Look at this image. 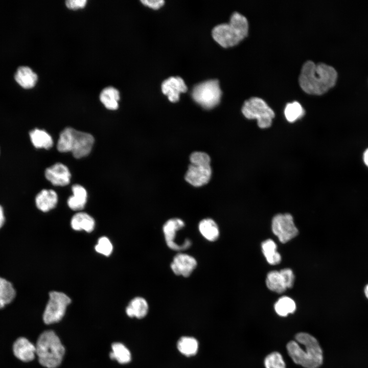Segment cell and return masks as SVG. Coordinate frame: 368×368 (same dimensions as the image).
<instances>
[{"mask_svg": "<svg viewBox=\"0 0 368 368\" xmlns=\"http://www.w3.org/2000/svg\"><path fill=\"white\" fill-rule=\"evenodd\" d=\"M337 78V71L333 66L325 63L307 61L302 66L298 81L306 93L319 95L333 87Z\"/></svg>", "mask_w": 368, "mask_h": 368, "instance_id": "6da1fadb", "label": "cell"}, {"mask_svg": "<svg viewBox=\"0 0 368 368\" xmlns=\"http://www.w3.org/2000/svg\"><path fill=\"white\" fill-rule=\"evenodd\" d=\"M295 339L286 346L293 361L305 368H318L323 363V354L317 339L305 332L296 334Z\"/></svg>", "mask_w": 368, "mask_h": 368, "instance_id": "7a4b0ae2", "label": "cell"}, {"mask_svg": "<svg viewBox=\"0 0 368 368\" xmlns=\"http://www.w3.org/2000/svg\"><path fill=\"white\" fill-rule=\"evenodd\" d=\"M39 363L47 368L59 366L65 354V348L59 337L52 330L43 332L35 345Z\"/></svg>", "mask_w": 368, "mask_h": 368, "instance_id": "3957f363", "label": "cell"}, {"mask_svg": "<svg viewBox=\"0 0 368 368\" xmlns=\"http://www.w3.org/2000/svg\"><path fill=\"white\" fill-rule=\"evenodd\" d=\"M94 142L90 133L68 127L60 133L57 149L60 152H71L75 158H81L90 153Z\"/></svg>", "mask_w": 368, "mask_h": 368, "instance_id": "277c9868", "label": "cell"}, {"mask_svg": "<svg viewBox=\"0 0 368 368\" xmlns=\"http://www.w3.org/2000/svg\"><path fill=\"white\" fill-rule=\"evenodd\" d=\"M248 30L246 18L235 12L232 15L228 23L220 24L214 28L212 36L221 47L228 48L237 44L244 38Z\"/></svg>", "mask_w": 368, "mask_h": 368, "instance_id": "5b68a950", "label": "cell"}, {"mask_svg": "<svg viewBox=\"0 0 368 368\" xmlns=\"http://www.w3.org/2000/svg\"><path fill=\"white\" fill-rule=\"evenodd\" d=\"M242 112L248 119H256L258 126L261 129L270 127L274 117L273 110L266 102L256 97H251L244 102Z\"/></svg>", "mask_w": 368, "mask_h": 368, "instance_id": "8992f818", "label": "cell"}, {"mask_svg": "<svg viewBox=\"0 0 368 368\" xmlns=\"http://www.w3.org/2000/svg\"><path fill=\"white\" fill-rule=\"evenodd\" d=\"M222 92L217 80H209L195 86L192 96L194 100L205 109H211L219 104Z\"/></svg>", "mask_w": 368, "mask_h": 368, "instance_id": "52a82bcc", "label": "cell"}, {"mask_svg": "<svg viewBox=\"0 0 368 368\" xmlns=\"http://www.w3.org/2000/svg\"><path fill=\"white\" fill-rule=\"evenodd\" d=\"M71 303V298L65 293L55 291L50 292L49 300L43 314L44 323L50 325L59 321Z\"/></svg>", "mask_w": 368, "mask_h": 368, "instance_id": "ba28073f", "label": "cell"}, {"mask_svg": "<svg viewBox=\"0 0 368 368\" xmlns=\"http://www.w3.org/2000/svg\"><path fill=\"white\" fill-rule=\"evenodd\" d=\"M271 225L273 234L283 243L294 238L298 233L292 216L288 213L279 214L274 216Z\"/></svg>", "mask_w": 368, "mask_h": 368, "instance_id": "9c48e42d", "label": "cell"}, {"mask_svg": "<svg viewBox=\"0 0 368 368\" xmlns=\"http://www.w3.org/2000/svg\"><path fill=\"white\" fill-rule=\"evenodd\" d=\"M184 222L179 218H172L167 221L163 225V231L168 247L174 250H185L192 245L191 241L186 239L182 244L175 241L177 232L185 226Z\"/></svg>", "mask_w": 368, "mask_h": 368, "instance_id": "30bf717a", "label": "cell"}, {"mask_svg": "<svg viewBox=\"0 0 368 368\" xmlns=\"http://www.w3.org/2000/svg\"><path fill=\"white\" fill-rule=\"evenodd\" d=\"M212 170L210 165L191 164L185 176L186 180L194 187H200L210 179Z\"/></svg>", "mask_w": 368, "mask_h": 368, "instance_id": "8fae6325", "label": "cell"}, {"mask_svg": "<svg viewBox=\"0 0 368 368\" xmlns=\"http://www.w3.org/2000/svg\"><path fill=\"white\" fill-rule=\"evenodd\" d=\"M197 261L192 256L178 253L173 258L170 265L173 273L176 275L189 277L197 266Z\"/></svg>", "mask_w": 368, "mask_h": 368, "instance_id": "7c38bea8", "label": "cell"}, {"mask_svg": "<svg viewBox=\"0 0 368 368\" xmlns=\"http://www.w3.org/2000/svg\"><path fill=\"white\" fill-rule=\"evenodd\" d=\"M44 174L46 179L55 186H65L70 182L71 172L68 167L61 163L47 168Z\"/></svg>", "mask_w": 368, "mask_h": 368, "instance_id": "4fadbf2b", "label": "cell"}, {"mask_svg": "<svg viewBox=\"0 0 368 368\" xmlns=\"http://www.w3.org/2000/svg\"><path fill=\"white\" fill-rule=\"evenodd\" d=\"M162 90L170 101L176 102L179 100L180 94L187 91V87L181 78L171 77L163 81Z\"/></svg>", "mask_w": 368, "mask_h": 368, "instance_id": "5bb4252c", "label": "cell"}, {"mask_svg": "<svg viewBox=\"0 0 368 368\" xmlns=\"http://www.w3.org/2000/svg\"><path fill=\"white\" fill-rule=\"evenodd\" d=\"M15 356L23 362L33 360L36 355V347L28 339L21 337L17 338L13 345Z\"/></svg>", "mask_w": 368, "mask_h": 368, "instance_id": "9a60e30c", "label": "cell"}, {"mask_svg": "<svg viewBox=\"0 0 368 368\" xmlns=\"http://www.w3.org/2000/svg\"><path fill=\"white\" fill-rule=\"evenodd\" d=\"M58 195L52 189H43L36 196L35 204L38 210L47 212L54 209L58 202Z\"/></svg>", "mask_w": 368, "mask_h": 368, "instance_id": "2e32d148", "label": "cell"}, {"mask_svg": "<svg viewBox=\"0 0 368 368\" xmlns=\"http://www.w3.org/2000/svg\"><path fill=\"white\" fill-rule=\"evenodd\" d=\"M73 195L67 199L68 207L74 211L82 210L87 201V193L86 189L79 184L74 185L72 187Z\"/></svg>", "mask_w": 368, "mask_h": 368, "instance_id": "e0dca14e", "label": "cell"}, {"mask_svg": "<svg viewBox=\"0 0 368 368\" xmlns=\"http://www.w3.org/2000/svg\"><path fill=\"white\" fill-rule=\"evenodd\" d=\"M16 82L25 89L33 88L37 81V75L28 66H20L14 76Z\"/></svg>", "mask_w": 368, "mask_h": 368, "instance_id": "ac0fdd59", "label": "cell"}, {"mask_svg": "<svg viewBox=\"0 0 368 368\" xmlns=\"http://www.w3.org/2000/svg\"><path fill=\"white\" fill-rule=\"evenodd\" d=\"M72 228L75 231H85L86 232H91L95 225L94 219L85 212H78L75 214L72 218L71 221Z\"/></svg>", "mask_w": 368, "mask_h": 368, "instance_id": "d6986e66", "label": "cell"}, {"mask_svg": "<svg viewBox=\"0 0 368 368\" xmlns=\"http://www.w3.org/2000/svg\"><path fill=\"white\" fill-rule=\"evenodd\" d=\"M148 304L142 297H136L129 303L126 309L127 315L130 317L141 319L144 317L148 311Z\"/></svg>", "mask_w": 368, "mask_h": 368, "instance_id": "ffe728a7", "label": "cell"}, {"mask_svg": "<svg viewBox=\"0 0 368 368\" xmlns=\"http://www.w3.org/2000/svg\"><path fill=\"white\" fill-rule=\"evenodd\" d=\"M29 134L31 142L35 148L49 149L53 146V139L46 131L36 128L31 130Z\"/></svg>", "mask_w": 368, "mask_h": 368, "instance_id": "44dd1931", "label": "cell"}, {"mask_svg": "<svg viewBox=\"0 0 368 368\" xmlns=\"http://www.w3.org/2000/svg\"><path fill=\"white\" fill-rule=\"evenodd\" d=\"M198 229L201 235L209 241H215L219 238L218 226L212 219L206 218L201 220L198 224Z\"/></svg>", "mask_w": 368, "mask_h": 368, "instance_id": "7402d4cb", "label": "cell"}, {"mask_svg": "<svg viewBox=\"0 0 368 368\" xmlns=\"http://www.w3.org/2000/svg\"><path fill=\"white\" fill-rule=\"evenodd\" d=\"M16 295V290L12 283L0 277V309L11 303Z\"/></svg>", "mask_w": 368, "mask_h": 368, "instance_id": "603a6c76", "label": "cell"}, {"mask_svg": "<svg viewBox=\"0 0 368 368\" xmlns=\"http://www.w3.org/2000/svg\"><path fill=\"white\" fill-rule=\"evenodd\" d=\"M100 100L108 109L116 110L119 107V92L118 89L113 87H106L101 91Z\"/></svg>", "mask_w": 368, "mask_h": 368, "instance_id": "cb8c5ba5", "label": "cell"}, {"mask_svg": "<svg viewBox=\"0 0 368 368\" xmlns=\"http://www.w3.org/2000/svg\"><path fill=\"white\" fill-rule=\"evenodd\" d=\"M177 347L179 352L183 355L191 356L197 353L198 342L192 337L183 336L178 340Z\"/></svg>", "mask_w": 368, "mask_h": 368, "instance_id": "d4e9b609", "label": "cell"}, {"mask_svg": "<svg viewBox=\"0 0 368 368\" xmlns=\"http://www.w3.org/2000/svg\"><path fill=\"white\" fill-rule=\"evenodd\" d=\"M111 349L109 354L111 359L117 360L120 364H126L130 361L131 353L123 343L114 342L111 345Z\"/></svg>", "mask_w": 368, "mask_h": 368, "instance_id": "484cf974", "label": "cell"}, {"mask_svg": "<svg viewBox=\"0 0 368 368\" xmlns=\"http://www.w3.org/2000/svg\"><path fill=\"white\" fill-rule=\"evenodd\" d=\"M266 284L269 289L277 293H283L287 289L280 271L275 270L268 273Z\"/></svg>", "mask_w": 368, "mask_h": 368, "instance_id": "4316f807", "label": "cell"}, {"mask_svg": "<svg viewBox=\"0 0 368 368\" xmlns=\"http://www.w3.org/2000/svg\"><path fill=\"white\" fill-rule=\"evenodd\" d=\"M262 252L267 262L271 265L279 264L281 261L280 254L277 251V245L275 242L268 239L262 243Z\"/></svg>", "mask_w": 368, "mask_h": 368, "instance_id": "83f0119b", "label": "cell"}, {"mask_svg": "<svg viewBox=\"0 0 368 368\" xmlns=\"http://www.w3.org/2000/svg\"><path fill=\"white\" fill-rule=\"evenodd\" d=\"M305 114V110L297 101L288 103L284 109V115L287 121L293 123L302 118Z\"/></svg>", "mask_w": 368, "mask_h": 368, "instance_id": "f1b7e54d", "label": "cell"}, {"mask_svg": "<svg viewBox=\"0 0 368 368\" xmlns=\"http://www.w3.org/2000/svg\"><path fill=\"white\" fill-rule=\"evenodd\" d=\"M296 309L294 301L287 296L281 297L274 305V310L280 316L285 317L293 313Z\"/></svg>", "mask_w": 368, "mask_h": 368, "instance_id": "f546056e", "label": "cell"}, {"mask_svg": "<svg viewBox=\"0 0 368 368\" xmlns=\"http://www.w3.org/2000/svg\"><path fill=\"white\" fill-rule=\"evenodd\" d=\"M264 365L265 368H286L283 358L278 352H273L265 357Z\"/></svg>", "mask_w": 368, "mask_h": 368, "instance_id": "4dcf8cb0", "label": "cell"}, {"mask_svg": "<svg viewBox=\"0 0 368 368\" xmlns=\"http://www.w3.org/2000/svg\"><path fill=\"white\" fill-rule=\"evenodd\" d=\"M96 251L105 256H109L112 252L113 246L108 238L106 237L100 238L95 246Z\"/></svg>", "mask_w": 368, "mask_h": 368, "instance_id": "1f68e13d", "label": "cell"}, {"mask_svg": "<svg viewBox=\"0 0 368 368\" xmlns=\"http://www.w3.org/2000/svg\"><path fill=\"white\" fill-rule=\"evenodd\" d=\"M192 164L210 165L211 159L209 155L203 152H195L190 156Z\"/></svg>", "mask_w": 368, "mask_h": 368, "instance_id": "d6a6232c", "label": "cell"}, {"mask_svg": "<svg viewBox=\"0 0 368 368\" xmlns=\"http://www.w3.org/2000/svg\"><path fill=\"white\" fill-rule=\"evenodd\" d=\"M287 288H291L294 281V275L292 270L289 268H285L280 271Z\"/></svg>", "mask_w": 368, "mask_h": 368, "instance_id": "836d02e7", "label": "cell"}, {"mask_svg": "<svg viewBox=\"0 0 368 368\" xmlns=\"http://www.w3.org/2000/svg\"><path fill=\"white\" fill-rule=\"evenodd\" d=\"M86 2V0H68L66 1L65 4L69 9H77L83 8Z\"/></svg>", "mask_w": 368, "mask_h": 368, "instance_id": "e575fe53", "label": "cell"}, {"mask_svg": "<svg viewBox=\"0 0 368 368\" xmlns=\"http://www.w3.org/2000/svg\"><path fill=\"white\" fill-rule=\"evenodd\" d=\"M144 5L154 9H157L164 4L163 0H142L141 1Z\"/></svg>", "mask_w": 368, "mask_h": 368, "instance_id": "d590c367", "label": "cell"}, {"mask_svg": "<svg viewBox=\"0 0 368 368\" xmlns=\"http://www.w3.org/2000/svg\"><path fill=\"white\" fill-rule=\"evenodd\" d=\"M5 222V217L3 207L0 205V229L3 226Z\"/></svg>", "mask_w": 368, "mask_h": 368, "instance_id": "8d00e7d4", "label": "cell"}, {"mask_svg": "<svg viewBox=\"0 0 368 368\" xmlns=\"http://www.w3.org/2000/svg\"><path fill=\"white\" fill-rule=\"evenodd\" d=\"M363 159L364 164L368 167V148L364 152Z\"/></svg>", "mask_w": 368, "mask_h": 368, "instance_id": "74e56055", "label": "cell"}, {"mask_svg": "<svg viewBox=\"0 0 368 368\" xmlns=\"http://www.w3.org/2000/svg\"><path fill=\"white\" fill-rule=\"evenodd\" d=\"M364 293L366 297L368 298V284L366 285L364 288Z\"/></svg>", "mask_w": 368, "mask_h": 368, "instance_id": "f35d334b", "label": "cell"}]
</instances>
